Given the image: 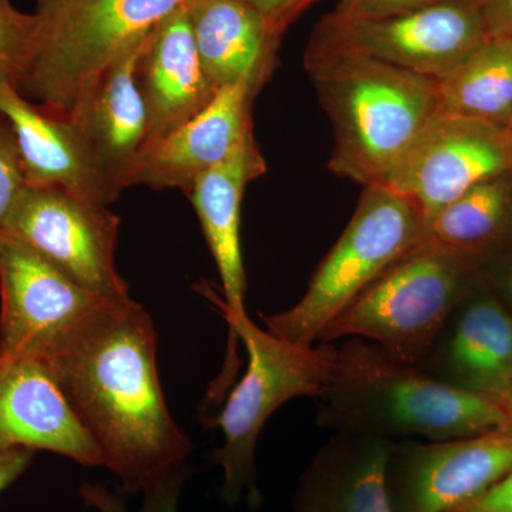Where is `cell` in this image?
<instances>
[{
    "mask_svg": "<svg viewBox=\"0 0 512 512\" xmlns=\"http://www.w3.org/2000/svg\"><path fill=\"white\" fill-rule=\"evenodd\" d=\"M150 313L130 295L103 298L39 356L92 436L121 493H144L190 456L168 409Z\"/></svg>",
    "mask_w": 512,
    "mask_h": 512,
    "instance_id": "6da1fadb",
    "label": "cell"
},
{
    "mask_svg": "<svg viewBox=\"0 0 512 512\" xmlns=\"http://www.w3.org/2000/svg\"><path fill=\"white\" fill-rule=\"evenodd\" d=\"M315 402L318 426L335 434L440 441L512 431L504 404L440 382L357 338L333 345L328 382Z\"/></svg>",
    "mask_w": 512,
    "mask_h": 512,
    "instance_id": "7a4b0ae2",
    "label": "cell"
},
{
    "mask_svg": "<svg viewBox=\"0 0 512 512\" xmlns=\"http://www.w3.org/2000/svg\"><path fill=\"white\" fill-rule=\"evenodd\" d=\"M227 357L211 383L205 403L220 409L212 424L221 429L222 446L212 463L224 471L221 497L235 505L244 494L259 505L255 448L266 421L286 402L323 392L333 360V343L311 348L292 345L259 328L249 316L227 322Z\"/></svg>",
    "mask_w": 512,
    "mask_h": 512,
    "instance_id": "3957f363",
    "label": "cell"
},
{
    "mask_svg": "<svg viewBox=\"0 0 512 512\" xmlns=\"http://www.w3.org/2000/svg\"><path fill=\"white\" fill-rule=\"evenodd\" d=\"M305 67L332 124L329 170L363 187L382 185L439 113L437 82L430 77L360 56Z\"/></svg>",
    "mask_w": 512,
    "mask_h": 512,
    "instance_id": "277c9868",
    "label": "cell"
},
{
    "mask_svg": "<svg viewBox=\"0 0 512 512\" xmlns=\"http://www.w3.org/2000/svg\"><path fill=\"white\" fill-rule=\"evenodd\" d=\"M187 0H37L32 45L16 89L67 119L114 63L143 45Z\"/></svg>",
    "mask_w": 512,
    "mask_h": 512,
    "instance_id": "5b68a950",
    "label": "cell"
},
{
    "mask_svg": "<svg viewBox=\"0 0 512 512\" xmlns=\"http://www.w3.org/2000/svg\"><path fill=\"white\" fill-rule=\"evenodd\" d=\"M485 264L420 242L330 322L318 343L363 339L417 365L451 312L483 281Z\"/></svg>",
    "mask_w": 512,
    "mask_h": 512,
    "instance_id": "8992f818",
    "label": "cell"
},
{
    "mask_svg": "<svg viewBox=\"0 0 512 512\" xmlns=\"http://www.w3.org/2000/svg\"><path fill=\"white\" fill-rule=\"evenodd\" d=\"M424 220L402 195L369 185L336 244L313 272L301 301L261 315L265 329L292 345L311 348L330 322L367 286L423 241Z\"/></svg>",
    "mask_w": 512,
    "mask_h": 512,
    "instance_id": "52a82bcc",
    "label": "cell"
},
{
    "mask_svg": "<svg viewBox=\"0 0 512 512\" xmlns=\"http://www.w3.org/2000/svg\"><path fill=\"white\" fill-rule=\"evenodd\" d=\"M490 37L478 0H440L392 18L320 19L305 62L360 56L440 79Z\"/></svg>",
    "mask_w": 512,
    "mask_h": 512,
    "instance_id": "ba28073f",
    "label": "cell"
},
{
    "mask_svg": "<svg viewBox=\"0 0 512 512\" xmlns=\"http://www.w3.org/2000/svg\"><path fill=\"white\" fill-rule=\"evenodd\" d=\"M120 218L69 191L26 184L3 231L104 298L130 295L116 268Z\"/></svg>",
    "mask_w": 512,
    "mask_h": 512,
    "instance_id": "9c48e42d",
    "label": "cell"
},
{
    "mask_svg": "<svg viewBox=\"0 0 512 512\" xmlns=\"http://www.w3.org/2000/svg\"><path fill=\"white\" fill-rule=\"evenodd\" d=\"M507 174H512L507 127L439 111L382 185L406 198L426 222L470 188Z\"/></svg>",
    "mask_w": 512,
    "mask_h": 512,
    "instance_id": "30bf717a",
    "label": "cell"
},
{
    "mask_svg": "<svg viewBox=\"0 0 512 512\" xmlns=\"http://www.w3.org/2000/svg\"><path fill=\"white\" fill-rule=\"evenodd\" d=\"M512 470V431L466 439L393 441L386 463L390 512H453Z\"/></svg>",
    "mask_w": 512,
    "mask_h": 512,
    "instance_id": "8fae6325",
    "label": "cell"
},
{
    "mask_svg": "<svg viewBox=\"0 0 512 512\" xmlns=\"http://www.w3.org/2000/svg\"><path fill=\"white\" fill-rule=\"evenodd\" d=\"M0 365L36 359L104 296L83 288L45 256L0 231Z\"/></svg>",
    "mask_w": 512,
    "mask_h": 512,
    "instance_id": "7c38bea8",
    "label": "cell"
},
{
    "mask_svg": "<svg viewBox=\"0 0 512 512\" xmlns=\"http://www.w3.org/2000/svg\"><path fill=\"white\" fill-rule=\"evenodd\" d=\"M417 366L440 382L497 400L511 413L512 312L487 274L451 312Z\"/></svg>",
    "mask_w": 512,
    "mask_h": 512,
    "instance_id": "4fadbf2b",
    "label": "cell"
},
{
    "mask_svg": "<svg viewBox=\"0 0 512 512\" xmlns=\"http://www.w3.org/2000/svg\"><path fill=\"white\" fill-rule=\"evenodd\" d=\"M262 86L245 77L218 90L200 113L146 148L131 187L177 188L188 195L201 174L227 161L254 133L252 103Z\"/></svg>",
    "mask_w": 512,
    "mask_h": 512,
    "instance_id": "5bb4252c",
    "label": "cell"
},
{
    "mask_svg": "<svg viewBox=\"0 0 512 512\" xmlns=\"http://www.w3.org/2000/svg\"><path fill=\"white\" fill-rule=\"evenodd\" d=\"M45 450L84 467H103L92 436L59 384L33 357L0 365V451Z\"/></svg>",
    "mask_w": 512,
    "mask_h": 512,
    "instance_id": "9a60e30c",
    "label": "cell"
},
{
    "mask_svg": "<svg viewBox=\"0 0 512 512\" xmlns=\"http://www.w3.org/2000/svg\"><path fill=\"white\" fill-rule=\"evenodd\" d=\"M147 40L114 63L67 117L86 140L114 201L131 187L150 136L147 107L136 77L138 57Z\"/></svg>",
    "mask_w": 512,
    "mask_h": 512,
    "instance_id": "2e32d148",
    "label": "cell"
},
{
    "mask_svg": "<svg viewBox=\"0 0 512 512\" xmlns=\"http://www.w3.org/2000/svg\"><path fill=\"white\" fill-rule=\"evenodd\" d=\"M0 116L18 146L26 183L62 188L97 204H113L109 188L76 124L23 97L0 79Z\"/></svg>",
    "mask_w": 512,
    "mask_h": 512,
    "instance_id": "e0dca14e",
    "label": "cell"
},
{
    "mask_svg": "<svg viewBox=\"0 0 512 512\" xmlns=\"http://www.w3.org/2000/svg\"><path fill=\"white\" fill-rule=\"evenodd\" d=\"M266 171L254 133L227 161L201 174L188 197L220 274L224 299L211 296L225 322L247 316L244 258L241 247V208L245 188Z\"/></svg>",
    "mask_w": 512,
    "mask_h": 512,
    "instance_id": "ac0fdd59",
    "label": "cell"
},
{
    "mask_svg": "<svg viewBox=\"0 0 512 512\" xmlns=\"http://www.w3.org/2000/svg\"><path fill=\"white\" fill-rule=\"evenodd\" d=\"M136 77L150 124L147 147L183 126L214 99L218 90L202 67L187 2L148 37Z\"/></svg>",
    "mask_w": 512,
    "mask_h": 512,
    "instance_id": "d6986e66",
    "label": "cell"
},
{
    "mask_svg": "<svg viewBox=\"0 0 512 512\" xmlns=\"http://www.w3.org/2000/svg\"><path fill=\"white\" fill-rule=\"evenodd\" d=\"M392 443L333 434L299 477L293 512H390L386 463Z\"/></svg>",
    "mask_w": 512,
    "mask_h": 512,
    "instance_id": "ffe728a7",
    "label": "cell"
},
{
    "mask_svg": "<svg viewBox=\"0 0 512 512\" xmlns=\"http://www.w3.org/2000/svg\"><path fill=\"white\" fill-rule=\"evenodd\" d=\"M195 45L215 89L254 77L266 83L275 69L276 36L247 0H187Z\"/></svg>",
    "mask_w": 512,
    "mask_h": 512,
    "instance_id": "44dd1931",
    "label": "cell"
},
{
    "mask_svg": "<svg viewBox=\"0 0 512 512\" xmlns=\"http://www.w3.org/2000/svg\"><path fill=\"white\" fill-rule=\"evenodd\" d=\"M426 244L490 261L512 245V174L470 188L424 222Z\"/></svg>",
    "mask_w": 512,
    "mask_h": 512,
    "instance_id": "7402d4cb",
    "label": "cell"
},
{
    "mask_svg": "<svg viewBox=\"0 0 512 512\" xmlns=\"http://www.w3.org/2000/svg\"><path fill=\"white\" fill-rule=\"evenodd\" d=\"M436 82L440 113L507 127L512 117V39L488 37Z\"/></svg>",
    "mask_w": 512,
    "mask_h": 512,
    "instance_id": "603a6c76",
    "label": "cell"
},
{
    "mask_svg": "<svg viewBox=\"0 0 512 512\" xmlns=\"http://www.w3.org/2000/svg\"><path fill=\"white\" fill-rule=\"evenodd\" d=\"M192 470L187 464L174 468L144 491V501L136 512H178L181 490ZM120 490H110L107 485L86 483L80 487V497L94 512H131L126 497Z\"/></svg>",
    "mask_w": 512,
    "mask_h": 512,
    "instance_id": "cb8c5ba5",
    "label": "cell"
},
{
    "mask_svg": "<svg viewBox=\"0 0 512 512\" xmlns=\"http://www.w3.org/2000/svg\"><path fill=\"white\" fill-rule=\"evenodd\" d=\"M26 184L15 137L9 124L0 116V231L8 224Z\"/></svg>",
    "mask_w": 512,
    "mask_h": 512,
    "instance_id": "d4e9b609",
    "label": "cell"
},
{
    "mask_svg": "<svg viewBox=\"0 0 512 512\" xmlns=\"http://www.w3.org/2000/svg\"><path fill=\"white\" fill-rule=\"evenodd\" d=\"M33 29V15L19 12L9 0H0V50L12 60L18 70L15 87L28 60Z\"/></svg>",
    "mask_w": 512,
    "mask_h": 512,
    "instance_id": "484cf974",
    "label": "cell"
},
{
    "mask_svg": "<svg viewBox=\"0 0 512 512\" xmlns=\"http://www.w3.org/2000/svg\"><path fill=\"white\" fill-rule=\"evenodd\" d=\"M437 2L440 0H339L330 15L348 20L392 18Z\"/></svg>",
    "mask_w": 512,
    "mask_h": 512,
    "instance_id": "4316f807",
    "label": "cell"
},
{
    "mask_svg": "<svg viewBox=\"0 0 512 512\" xmlns=\"http://www.w3.org/2000/svg\"><path fill=\"white\" fill-rule=\"evenodd\" d=\"M252 8L261 13L276 36L282 37L305 10L320 0H247Z\"/></svg>",
    "mask_w": 512,
    "mask_h": 512,
    "instance_id": "83f0119b",
    "label": "cell"
},
{
    "mask_svg": "<svg viewBox=\"0 0 512 512\" xmlns=\"http://www.w3.org/2000/svg\"><path fill=\"white\" fill-rule=\"evenodd\" d=\"M453 512H512V470L476 500Z\"/></svg>",
    "mask_w": 512,
    "mask_h": 512,
    "instance_id": "f1b7e54d",
    "label": "cell"
},
{
    "mask_svg": "<svg viewBox=\"0 0 512 512\" xmlns=\"http://www.w3.org/2000/svg\"><path fill=\"white\" fill-rule=\"evenodd\" d=\"M485 274L495 293L512 312V245L487 261Z\"/></svg>",
    "mask_w": 512,
    "mask_h": 512,
    "instance_id": "f546056e",
    "label": "cell"
},
{
    "mask_svg": "<svg viewBox=\"0 0 512 512\" xmlns=\"http://www.w3.org/2000/svg\"><path fill=\"white\" fill-rule=\"evenodd\" d=\"M490 37L512 39V0H478Z\"/></svg>",
    "mask_w": 512,
    "mask_h": 512,
    "instance_id": "4dcf8cb0",
    "label": "cell"
},
{
    "mask_svg": "<svg viewBox=\"0 0 512 512\" xmlns=\"http://www.w3.org/2000/svg\"><path fill=\"white\" fill-rule=\"evenodd\" d=\"M33 456L29 450L0 451V494L28 470Z\"/></svg>",
    "mask_w": 512,
    "mask_h": 512,
    "instance_id": "1f68e13d",
    "label": "cell"
},
{
    "mask_svg": "<svg viewBox=\"0 0 512 512\" xmlns=\"http://www.w3.org/2000/svg\"><path fill=\"white\" fill-rule=\"evenodd\" d=\"M2 77H8L10 82L16 83V77H18V70H16L15 64L9 59L5 53L0 50V79Z\"/></svg>",
    "mask_w": 512,
    "mask_h": 512,
    "instance_id": "d6a6232c",
    "label": "cell"
},
{
    "mask_svg": "<svg viewBox=\"0 0 512 512\" xmlns=\"http://www.w3.org/2000/svg\"><path fill=\"white\" fill-rule=\"evenodd\" d=\"M508 131H510V133L512 134V117H511V120H510V123H508Z\"/></svg>",
    "mask_w": 512,
    "mask_h": 512,
    "instance_id": "836d02e7",
    "label": "cell"
},
{
    "mask_svg": "<svg viewBox=\"0 0 512 512\" xmlns=\"http://www.w3.org/2000/svg\"><path fill=\"white\" fill-rule=\"evenodd\" d=\"M510 409L512 413V387H511V394H510Z\"/></svg>",
    "mask_w": 512,
    "mask_h": 512,
    "instance_id": "e575fe53",
    "label": "cell"
}]
</instances>
